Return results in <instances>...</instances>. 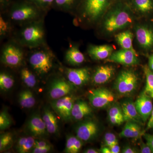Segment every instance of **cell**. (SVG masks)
<instances>
[{
  "instance_id": "1",
  "label": "cell",
  "mask_w": 153,
  "mask_h": 153,
  "mask_svg": "<svg viewBox=\"0 0 153 153\" xmlns=\"http://www.w3.org/2000/svg\"><path fill=\"white\" fill-rule=\"evenodd\" d=\"M136 19L128 3L113 2L95 28L98 35L110 37L131 27Z\"/></svg>"
},
{
  "instance_id": "2",
  "label": "cell",
  "mask_w": 153,
  "mask_h": 153,
  "mask_svg": "<svg viewBox=\"0 0 153 153\" xmlns=\"http://www.w3.org/2000/svg\"><path fill=\"white\" fill-rule=\"evenodd\" d=\"M113 0H81L74 16L83 29L95 28Z\"/></svg>"
},
{
  "instance_id": "3",
  "label": "cell",
  "mask_w": 153,
  "mask_h": 153,
  "mask_svg": "<svg viewBox=\"0 0 153 153\" xmlns=\"http://www.w3.org/2000/svg\"><path fill=\"white\" fill-rule=\"evenodd\" d=\"M19 27L13 38L23 47L31 49L47 44L44 19Z\"/></svg>"
},
{
  "instance_id": "4",
  "label": "cell",
  "mask_w": 153,
  "mask_h": 153,
  "mask_svg": "<svg viewBox=\"0 0 153 153\" xmlns=\"http://www.w3.org/2000/svg\"><path fill=\"white\" fill-rule=\"evenodd\" d=\"M57 60L48 44L27 49L26 60L30 68L39 77L47 76L53 71Z\"/></svg>"
},
{
  "instance_id": "5",
  "label": "cell",
  "mask_w": 153,
  "mask_h": 153,
  "mask_svg": "<svg viewBox=\"0 0 153 153\" xmlns=\"http://www.w3.org/2000/svg\"><path fill=\"white\" fill-rule=\"evenodd\" d=\"M7 13L14 25L19 27L45 19L47 13L29 0H14Z\"/></svg>"
},
{
  "instance_id": "6",
  "label": "cell",
  "mask_w": 153,
  "mask_h": 153,
  "mask_svg": "<svg viewBox=\"0 0 153 153\" xmlns=\"http://www.w3.org/2000/svg\"><path fill=\"white\" fill-rule=\"evenodd\" d=\"M27 50L13 38L9 39L1 48V63L11 69L21 68L25 65Z\"/></svg>"
},
{
  "instance_id": "7",
  "label": "cell",
  "mask_w": 153,
  "mask_h": 153,
  "mask_svg": "<svg viewBox=\"0 0 153 153\" xmlns=\"http://www.w3.org/2000/svg\"><path fill=\"white\" fill-rule=\"evenodd\" d=\"M138 81V76L135 71L132 69H124L118 74L114 88L120 95L128 96L137 90Z\"/></svg>"
},
{
  "instance_id": "8",
  "label": "cell",
  "mask_w": 153,
  "mask_h": 153,
  "mask_svg": "<svg viewBox=\"0 0 153 153\" xmlns=\"http://www.w3.org/2000/svg\"><path fill=\"white\" fill-rule=\"evenodd\" d=\"M88 97L91 105L97 108H105L112 104L115 99L112 91L104 88L91 90Z\"/></svg>"
},
{
  "instance_id": "9",
  "label": "cell",
  "mask_w": 153,
  "mask_h": 153,
  "mask_svg": "<svg viewBox=\"0 0 153 153\" xmlns=\"http://www.w3.org/2000/svg\"><path fill=\"white\" fill-rule=\"evenodd\" d=\"M66 78L74 86L86 85L91 79V71L87 67L80 68H62Z\"/></svg>"
},
{
  "instance_id": "10",
  "label": "cell",
  "mask_w": 153,
  "mask_h": 153,
  "mask_svg": "<svg viewBox=\"0 0 153 153\" xmlns=\"http://www.w3.org/2000/svg\"><path fill=\"white\" fill-rule=\"evenodd\" d=\"M49 91V97L52 100L58 99L69 95L73 89L74 85L62 75L56 76L50 85Z\"/></svg>"
},
{
  "instance_id": "11",
  "label": "cell",
  "mask_w": 153,
  "mask_h": 153,
  "mask_svg": "<svg viewBox=\"0 0 153 153\" xmlns=\"http://www.w3.org/2000/svg\"><path fill=\"white\" fill-rule=\"evenodd\" d=\"M135 36L139 47L144 50L153 48V29L147 25L137 23L134 25Z\"/></svg>"
},
{
  "instance_id": "12",
  "label": "cell",
  "mask_w": 153,
  "mask_h": 153,
  "mask_svg": "<svg viewBox=\"0 0 153 153\" xmlns=\"http://www.w3.org/2000/svg\"><path fill=\"white\" fill-rule=\"evenodd\" d=\"M75 102L73 97L66 96L58 99L53 100L51 105L52 108L63 120H71V111Z\"/></svg>"
},
{
  "instance_id": "13",
  "label": "cell",
  "mask_w": 153,
  "mask_h": 153,
  "mask_svg": "<svg viewBox=\"0 0 153 153\" xmlns=\"http://www.w3.org/2000/svg\"><path fill=\"white\" fill-rule=\"evenodd\" d=\"M106 60L127 66L138 65L140 63L137 52L123 49L113 52Z\"/></svg>"
},
{
  "instance_id": "14",
  "label": "cell",
  "mask_w": 153,
  "mask_h": 153,
  "mask_svg": "<svg viewBox=\"0 0 153 153\" xmlns=\"http://www.w3.org/2000/svg\"><path fill=\"white\" fill-rule=\"evenodd\" d=\"M99 128L94 121L88 120L82 122L77 126L75 130L76 136L83 142H89L96 137Z\"/></svg>"
},
{
  "instance_id": "15",
  "label": "cell",
  "mask_w": 153,
  "mask_h": 153,
  "mask_svg": "<svg viewBox=\"0 0 153 153\" xmlns=\"http://www.w3.org/2000/svg\"><path fill=\"white\" fill-rule=\"evenodd\" d=\"M115 72L116 68L112 65L99 66L91 74V80L94 85H103L112 79Z\"/></svg>"
},
{
  "instance_id": "16",
  "label": "cell",
  "mask_w": 153,
  "mask_h": 153,
  "mask_svg": "<svg viewBox=\"0 0 153 153\" xmlns=\"http://www.w3.org/2000/svg\"><path fill=\"white\" fill-rule=\"evenodd\" d=\"M138 112L145 123L149 118L153 108L150 97L143 92L134 102Z\"/></svg>"
},
{
  "instance_id": "17",
  "label": "cell",
  "mask_w": 153,
  "mask_h": 153,
  "mask_svg": "<svg viewBox=\"0 0 153 153\" xmlns=\"http://www.w3.org/2000/svg\"><path fill=\"white\" fill-rule=\"evenodd\" d=\"M114 52V48L111 45H97L89 44L87 48L88 55L92 60L98 61L107 59Z\"/></svg>"
},
{
  "instance_id": "18",
  "label": "cell",
  "mask_w": 153,
  "mask_h": 153,
  "mask_svg": "<svg viewBox=\"0 0 153 153\" xmlns=\"http://www.w3.org/2000/svg\"><path fill=\"white\" fill-rule=\"evenodd\" d=\"M29 133L35 137H40L48 133L42 117L38 114H34L30 118L27 126Z\"/></svg>"
},
{
  "instance_id": "19",
  "label": "cell",
  "mask_w": 153,
  "mask_h": 153,
  "mask_svg": "<svg viewBox=\"0 0 153 153\" xmlns=\"http://www.w3.org/2000/svg\"><path fill=\"white\" fill-rule=\"evenodd\" d=\"M121 107L125 122H133L140 125L144 124L133 102L129 100H125L122 102Z\"/></svg>"
},
{
  "instance_id": "20",
  "label": "cell",
  "mask_w": 153,
  "mask_h": 153,
  "mask_svg": "<svg viewBox=\"0 0 153 153\" xmlns=\"http://www.w3.org/2000/svg\"><path fill=\"white\" fill-rule=\"evenodd\" d=\"M128 4L136 18L145 16L153 12V0H130Z\"/></svg>"
},
{
  "instance_id": "21",
  "label": "cell",
  "mask_w": 153,
  "mask_h": 153,
  "mask_svg": "<svg viewBox=\"0 0 153 153\" xmlns=\"http://www.w3.org/2000/svg\"><path fill=\"white\" fill-rule=\"evenodd\" d=\"M64 58L66 63L72 66H79L85 60V55L79 50V45L74 43L69 44Z\"/></svg>"
},
{
  "instance_id": "22",
  "label": "cell",
  "mask_w": 153,
  "mask_h": 153,
  "mask_svg": "<svg viewBox=\"0 0 153 153\" xmlns=\"http://www.w3.org/2000/svg\"><path fill=\"white\" fill-rule=\"evenodd\" d=\"M15 25L11 21L7 13H0V40H4L13 38L16 30Z\"/></svg>"
},
{
  "instance_id": "23",
  "label": "cell",
  "mask_w": 153,
  "mask_h": 153,
  "mask_svg": "<svg viewBox=\"0 0 153 153\" xmlns=\"http://www.w3.org/2000/svg\"><path fill=\"white\" fill-rule=\"evenodd\" d=\"M92 113V108L87 102L79 100L74 102L71 111V117L74 120H81L90 116Z\"/></svg>"
},
{
  "instance_id": "24",
  "label": "cell",
  "mask_w": 153,
  "mask_h": 153,
  "mask_svg": "<svg viewBox=\"0 0 153 153\" xmlns=\"http://www.w3.org/2000/svg\"><path fill=\"white\" fill-rule=\"evenodd\" d=\"M141 126L136 123L126 122L123 129L119 134V136L122 138L138 139L144 133L142 130Z\"/></svg>"
},
{
  "instance_id": "25",
  "label": "cell",
  "mask_w": 153,
  "mask_h": 153,
  "mask_svg": "<svg viewBox=\"0 0 153 153\" xmlns=\"http://www.w3.org/2000/svg\"><path fill=\"white\" fill-rule=\"evenodd\" d=\"M81 0H55L52 9L74 16Z\"/></svg>"
},
{
  "instance_id": "26",
  "label": "cell",
  "mask_w": 153,
  "mask_h": 153,
  "mask_svg": "<svg viewBox=\"0 0 153 153\" xmlns=\"http://www.w3.org/2000/svg\"><path fill=\"white\" fill-rule=\"evenodd\" d=\"M134 33L129 30H126L116 34L115 40L122 49L131 50L136 52L133 47Z\"/></svg>"
},
{
  "instance_id": "27",
  "label": "cell",
  "mask_w": 153,
  "mask_h": 153,
  "mask_svg": "<svg viewBox=\"0 0 153 153\" xmlns=\"http://www.w3.org/2000/svg\"><path fill=\"white\" fill-rule=\"evenodd\" d=\"M42 117L48 133L57 134L59 131V126L55 113L50 109L46 108L44 110Z\"/></svg>"
},
{
  "instance_id": "28",
  "label": "cell",
  "mask_w": 153,
  "mask_h": 153,
  "mask_svg": "<svg viewBox=\"0 0 153 153\" xmlns=\"http://www.w3.org/2000/svg\"><path fill=\"white\" fill-rule=\"evenodd\" d=\"M20 68L19 74L22 82L29 88L34 87L37 83L38 76L30 67L24 65Z\"/></svg>"
},
{
  "instance_id": "29",
  "label": "cell",
  "mask_w": 153,
  "mask_h": 153,
  "mask_svg": "<svg viewBox=\"0 0 153 153\" xmlns=\"http://www.w3.org/2000/svg\"><path fill=\"white\" fill-rule=\"evenodd\" d=\"M35 137L30 136L19 138L16 145V149L20 153H27L31 152L35 145Z\"/></svg>"
},
{
  "instance_id": "30",
  "label": "cell",
  "mask_w": 153,
  "mask_h": 153,
  "mask_svg": "<svg viewBox=\"0 0 153 153\" xmlns=\"http://www.w3.org/2000/svg\"><path fill=\"white\" fill-rule=\"evenodd\" d=\"M108 120L113 125L120 126L124 122L121 107L117 105H112L108 110Z\"/></svg>"
},
{
  "instance_id": "31",
  "label": "cell",
  "mask_w": 153,
  "mask_h": 153,
  "mask_svg": "<svg viewBox=\"0 0 153 153\" xmlns=\"http://www.w3.org/2000/svg\"><path fill=\"white\" fill-rule=\"evenodd\" d=\"M19 104L23 108H30L36 104V99L31 91H22L19 96Z\"/></svg>"
},
{
  "instance_id": "32",
  "label": "cell",
  "mask_w": 153,
  "mask_h": 153,
  "mask_svg": "<svg viewBox=\"0 0 153 153\" xmlns=\"http://www.w3.org/2000/svg\"><path fill=\"white\" fill-rule=\"evenodd\" d=\"M76 136L70 135L66 138L64 152L66 153H77L82 149L83 143Z\"/></svg>"
},
{
  "instance_id": "33",
  "label": "cell",
  "mask_w": 153,
  "mask_h": 153,
  "mask_svg": "<svg viewBox=\"0 0 153 153\" xmlns=\"http://www.w3.org/2000/svg\"><path fill=\"white\" fill-rule=\"evenodd\" d=\"M14 76L10 72L2 71L0 73V88L4 91L10 89L15 84Z\"/></svg>"
},
{
  "instance_id": "34",
  "label": "cell",
  "mask_w": 153,
  "mask_h": 153,
  "mask_svg": "<svg viewBox=\"0 0 153 153\" xmlns=\"http://www.w3.org/2000/svg\"><path fill=\"white\" fill-rule=\"evenodd\" d=\"M143 70L146 77V85L144 92L153 98V71L147 65L144 66Z\"/></svg>"
},
{
  "instance_id": "35",
  "label": "cell",
  "mask_w": 153,
  "mask_h": 153,
  "mask_svg": "<svg viewBox=\"0 0 153 153\" xmlns=\"http://www.w3.org/2000/svg\"><path fill=\"white\" fill-rule=\"evenodd\" d=\"M13 142V134L10 132L1 134L0 135V152L7 150L10 148Z\"/></svg>"
},
{
  "instance_id": "36",
  "label": "cell",
  "mask_w": 153,
  "mask_h": 153,
  "mask_svg": "<svg viewBox=\"0 0 153 153\" xmlns=\"http://www.w3.org/2000/svg\"><path fill=\"white\" fill-rule=\"evenodd\" d=\"M12 123V119L7 111L5 109L0 113V129L4 130L8 128Z\"/></svg>"
},
{
  "instance_id": "37",
  "label": "cell",
  "mask_w": 153,
  "mask_h": 153,
  "mask_svg": "<svg viewBox=\"0 0 153 153\" xmlns=\"http://www.w3.org/2000/svg\"><path fill=\"white\" fill-rule=\"evenodd\" d=\"M37 5L40 8L48 13L52 9L55 0H29Z\"/></svg>"
},
{
  "instance_id": "38",
  "label": "cell",
  "mask_w": 153,
  "mask_h": 153,
  "mask_svg": "<svg viewBox=\"0 0 153 153\" xmlns=\"http://www.w3.org/2000/svg\"><path fill=\"white\" fill-rule=\"evenodd\" d=\"M104 140L105 146L108 147L111 146L113 145L118 144V141L116 136L112 133H106L105 135Z\"/></svg>"
},
{
  "instance_id": "39",
  "label": "cell",
  "mask_w": 153,
  "mask_h": 153,
  "mask_svg": "<svg viewBox=\"0 0 153 153\" xmlns=\"http://www.w3.org/2000/svg\"><path fill=\"white\" fill-rule=\"evenodd\" d=\"M14 0H0V13H7Z\"/></svg>"
},
{
  "instance_id": "40",
  "label": "cell",
  "mask_w": 153,
  "mask_h": 153,
  "mask_svg": "<svg viewBox=\"0 0 153 153\" xmlns=\"http://www.w3.org/2000/svg\"><path fill=\"white\" fill-rule=\"evenodd\" d=\"M140 152L141 153H153L152 149L146 143L143 142V141L140 140Z\"/></svg>"
},
{
  "instance_id": "41",
  "label": "cell",
  "mask_w": 153,
  "mask_h": 153,
  "mask_svg": "<svg viewBox=\"0 0 153 153\" xmlns=\"http://www.w3.org/2000/svg\"><path fill=\"white\" fill-rule=\"evenodd\" d=\"M52 148V146L44 147H34L31 151L33 153H47L51 151Z\"/></svg>"
},
{
  "instance_id": "42",
  "label": "cell",
  "mask_w": 153,
  "mask_h": 153,
  "mask_svg": "<svg viewBox=\"0 0 153 153\" xmlns=\"http://www.w3.org/2000/svg\"><path fill=\"white\" fill-rule=\"evenodd\" d=\"M143 135L146 142V143L151 148L153 153V135L144 133Z\"/></svg>"
},
{
  "instance_id": "43",
  "label": "cell",
  "mask_w": 153,
  "mask_h": 153,
  "mask_svg": "<svg viewBox=\"0 0 153 153\" xmlns=\"http://www.w3.org/2000/svg\"><path fill=\"white\" fill-rule=\"evenodd\" d=\"M51 146L48 141L44 140H36L34 147H44Z\"/></svg>"
},
{
  "instance_id": "44",
  "label": "cell",
  "mask_w": 153,
  "mask_h": 153,
  "mask_svg": "<svg viewBox=\"0 0 153 153\" xmlns=\"http://www.w3.org/2000/svg\"><path fill=\"white\" fill-rule=\"evenodd\" d=\"M139 152L135 148L129 146H126L123 149L122 153H137Z\"/></svg>"
},
{
  "instance_id": "45",
  "label": "cell",
  "mask_w": 153,
  "mask_h": 153,
  "mask_svg": "<svg viewBox=\"0 0 153 153\" xmlns=\"http://www.w3.org/2000/svg\"><path fill=\"white\" fill-rule=\"evenodd\" d=\"M111 151V153H119L120 152V148L118 144L113 145L109 147Z\"/></svg>"
},
{
  "instance_id": "46",
  "label": "cell",
  "mask_w": 153,
  "mask_h": 153,
  "mask_svg": "<svg viewBox=\"0 0 153 153\" xmlns=\"http://www.w3.org/2000/svg\"><path fill=\"white\" fill-rule=\"evenodd\" d=\"M153 128V108L152 111L149 119L147 126L146 130L150 129Z\"/></svg>"
},
{
  "instance_id": "47",
  "label": "cell",
  "mask_w": 153,
  "mask_h": 153,
  "mask_svg": "<svg viewBox=\"0 0 153 153\" xmlns=\"http://www.w3.org/2000/svg\"><path fill=\"white\" fill-rule=\"evenodd\" d=\"M100 152L102 153H111V151L108 147L105 146L101 148V149L100 151Z\"/></svg>"
},
{
  "instance_id": "48",
  "label": "cell",
  "mask_w": 153,
  "mask_h": 153,
  "mask_svg": "<svg viewBox=\"0 0 153 153\" xmlns=\"http://www.w3.org/2000/svg\"><path fill=\"white\" fill-rule=\"evenodd\" d=\"M100 151L96 149H95L93 148H89V149H87L84 152L85 153H99L100 152Z\"/></svg>"
},
{
  "instance_id": "49",
  "label": "cell",
  "mask_w": 153,
  "mask_h": 153,
  "mask_svg": "<svg viewBox=\"0 0 153 153\" xmlns=\"http://www.w3.org/2000/svg\"><path fill=\"white\" fill-rule=\"evenodd\" d=\"M149 66L152 71H153V55H152L149 57Z\"/></svg>"
},
{
  "instance_id": "50",
  "label": "cell",
  "mask_w": 153,
  "mask_h": 153,
  "mask_svg": "<svg viewBox=\"0 0 153 153\" xmlns=\"http://www.w3.org/2000/svg\"><path fill=\"white\" fill-rule=\"evenodd\" d=\"M130 1V0H113V2L115 1H120L123 2L127 3L128 4L129 2Z\"/></svg>"
}]
</instances>
